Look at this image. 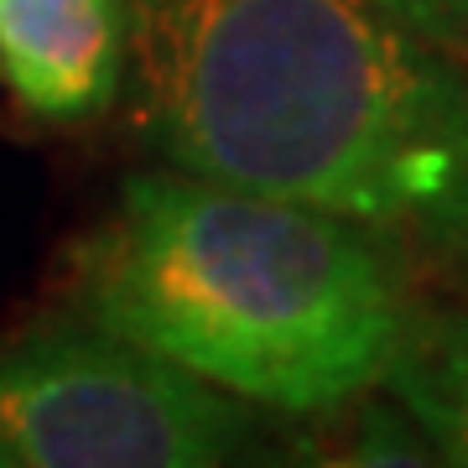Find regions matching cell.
I'll use <instances>...</instances> for the list:
<instances>
[{"mask_svg": "<svg viewBox=\"0 0 468 468\" xmlns=\"http://www.w3.org/2000/svg\"><path fill=\"white\" fill-rule=\"evenodd\" d=\"M131 115L172 172L313 203L468 276V79L369 0H131Z\"/></svg>", "mask_w": 468, "mask_h": 468, "instance_id": "obj_1", "label": "cell"}, {"mask_svg": "<svg viewBox=\"0 0 468 468\" xmlns=\"http://www.w3.org/2000/svg\"><path fill=\"white\" fill-rule=\"evenodd\" d=\"M68 292L89 323L292 417L375 390L411 313L375 229L172 167L120 183Z\"/></svg>", "mask_w": 468, "mask_h": 468, "instance_id": "obj_2", "label": "cell"}, {"mask_svg": "<svg viewBox=\"0 0 468 468\" xmlns=\"http://www.w3.org/2000/svg\"><path fill=\"white\" fill-rule=\"evenodd\" d=\"M255 437L234 390L84 313L0 338V448L27 468H208Z\"/></svg>", "mask_w": 468, "mask_h": 468, "instance_id": "obj_3", "label": "cell"}, {"mask_svg": "<svg viewBox=\"0 0 468 468\" xmlns=\"http://www.w3.org/2000/svg\"><path fill=\"white\" fill-rule=\"evenodd\" d=\"M131 0H0V73L37 120H94L120 100Z\"/></svg>", "mask_w": 468, "mask_h": 468, "instance_id": "obj_4", "label": "cell"}, {"mask_svg": "<svg viewBox=\"0 0 468 468\" xmlns=\"http://www.w3.org/2000/svg\"><path fill=\"white\" fill-rule=\"evenodd\" d=\"M380 385L427 432L437 463L468 468V313L411 302Z\"/></svg>", "mask_w": 468, "mask_h": 468, "instance_id": "obj_5", "label": "cell"}, {"mask_svg": "<svg viewBox=\"0 0 468 468\" xmlns=\"http://www.w3.org/2000/svg\"><path fill=\"white\" fill-rule=\"evenodd\" d=\"M448 58H468V0H369Z\"/></svg>", "mask_w": 468, "mask_h": 468, "instance_id": "obj_6", "label": "cell"}, {"mask_svg": "<svg viewBox=\"0 0 468 468\" xmlns=\"http://www.w3.org/2000/svg\"><path fill=\"white\" fill-rule=\"evenodd\" d=\"M0 468H5V448H0Z\"/></svg>", "mask_w": 468, "mask_h": 468, "instance_id": "obj_7", "label": "cell"}, {"mask_svg": "<svg viewBox=\"0 0 468 468\" xmlns=\"http://www.w3.org/2000/svg\"><path fill=\"white\" fill-rule=\"evenodd\" d=\"M463 282H468V276H463Z\"/></svg>", "mask_w": 468, "mask_h": 468, "instance_id": "obj_8", "label": "cell"}]
</instances>
